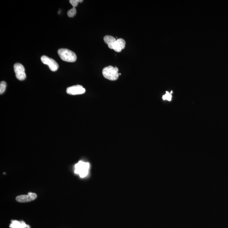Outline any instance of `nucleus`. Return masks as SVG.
Instances as JSON below:
<instances>
[{
    "instance_id": "obj_4",
    "label": "nucleus",
    "mask_w": 228,
    "mask_h": 228,
    "mask_svg": "<svg viewBox=\"0 0 228 228\" xmlns=\"http://www.w3.org/2000/svg\"><path fill=\"white\" fill-rule=\"evenodd\" d=\"M41 60L43 63L49 66L51 71H56L59 68V65L56 61L52 58H49L47 56H42Z\"/></svg>"
},
{
    "instance_id": "obj_3",
    "label": "nucleus",
    "mask_w": 228,
    "mask_h": 228,
    "mask_svg": "<svg viewBox=\"0 0 228 228\" xmlns=\"http://www.w3.org/2000/svg\"><path fill=\"white\" fill-rule=\"evenodd\" d=\"M74 172L79 174L81 178H84L88 175L89 173L90 164L89 163L80 161L75 166Z\"/></svg>"
},
{
    "instance_id": "obj_10",
    "label": "nucleus",
    "mask_w": 228,
    "mask_h": 228,
    "mask_svg": "<svg viewBox=\"0 0 228 228\" xmlns=\"http://www.w3.org/2000/svg\"><path fill=\"white\" fill-rule=\"evenodd\" d=\"M27 225L24 221H19L15 220L12 221V223L10 224L9 227L11 228H25L27 226Z\"/></svg>"
},
{
    "instance_id": "obj_11",
    "label": "nucleus",
    "mask_w": 228,
    "mask_h": 228,
    "mask_svg": "<svg viewBox=\"0 0 228 228\" xmlns=\"http://www.w3.org/2000/svg\"><path fill=\"white\" fill-rule=\"evenodd\" d=\"M77 13V10L75 8L73 7L71 9L69 10L67 12V15L70 17H74Z\"/></svg>"
},
{
    "instance_id": "obj_12",
    "label": "nucleus",
    "mask_w": 228,
    "mask_h": 228,
    "mask_svg": "<svg viewBox=\"0 0 228 228\" xmlns=\"http://www.w3.org/2000/svg\"><path fill=\"white\" fill-rule=\"evenodd\" d=\"M6 87V82L4 81H1V83H0V94H3L5 92Z\"/></svg>"
},
{
    "instance_id": "obj_2",
    "label": "nucleus",
    "mask_w": 228,
    "mask_h": 228,
    "mask_svg": "<svg viewBox=\"0 0 228 228\" xmlns=\"http://www.w3.org/2000/svg\"><path fill=\"white\" fill-rule=\"evenodd\" d=\"M58 54L62 60L68 62H74L77 59L75 53L69 49L61 48L58 49Z\"/></svg>"
},
{
    "instance_id": "obj_15",
    "label": "nucleus",
    "mask_w": 228,
    "mask_h": 228,
    "mask_svg": "<svg viewBox=\"0 0 228 228\" xmlns=\"http://www.w3.org/2000/svg\"><path fill=\"white\" fill-rule=\"evenodd\" d=\"M25 228H30V227L29 225H27V226L26 227H25Z\"/></svg>"
},
{
    "instance_id": "obj_7",
    "label": "nucleus",
    "mask_w": 228,
    "mask_h": 228,
    "mask_svg": "<svg viewBox=\"0 0 228 228\" xmlns=\"http://www.w3.org/2000/svg\"><path fill=\"white\" fill-rule=\"evenodd\" d=\"M85 89L82 86L76 85L67 88V92L71 95L82 94L85 92Z\"/></svg>"
},
{
    "instance_id": "obj_9",
    "label": "nucleus",
    "mask_w": 228,
    "mask_h": 228,
    "mask_svg": "<svg viewBox=\"0 0 228 228\" xmlns=\"http://www.w3.org/2000/svg\"><path fill=\"white\" fill-rule=\"evenodd\" d=\"M103 40L105 43L107 44L109 48L110 49H112L113 44L117 40L116 38L113 36H108V35L104 36Z\"/></svg>"
},
{
    "instance_id": "obj_8",
    "label": "nucleus",
    "mask_w": 228,
    "mask_h": 228,
    "mask_svg": "<svg viewBox=\"0 0 228 228\" xmlns=\"http://www.w3.org/2000/svg\"><path fill=\"white\" fill-rule=\"evenodd\" d=\"M125 42L123 38H118L113 44L112 49L117 52H121L122 49L125 48Z\"/></svg>"
},
{
    "instance_id": "obj_13",
    "label": "nucleus",
    "mask_w": 228,
    "mask_h": 228,
    "mask_svg": "<svg viewBox=\"0 0 228 228\" xmlns=\"http://www.w3.org/2000/svg\"><path fill=\"white\" fill-rule=\"evenodd\" d=\"M83 2L82 0H70L69 2L72 5L73 7L75 8L78 6V3Z\"/></svg>"
},
{
    "instance_id": "obj_14",
    "label": "nucleus",
    "mask_w": 228,
    "mask_h": 228,
    "mask_svg": "<svg viewBox=\"0 0 228 228\" xmlns=\"http://www.w3.org/2000/svg\"><path fill=\"white\" fill-rule=\"evenodd\" d=\"M172 95L168 92H166V93L163 96V99L164 100H167L168 101H170L172 100Z\"/></svg>"
},
{
    "instance_id": "obj_5",
    "label": "nucleus",
    "mask_w": 228,
    "mask_h": 228,
    "mask_svg": "<svg viewBox=\"0 0 228 228\" xmlns=\"http://www.w3.org/2000/svg\"><path fill=\"white\" fill-rule=\"evenodd\" d=\"M14 71L16 74V78L18 80H24L26 78V74L25 73V68L21 63H15L14 66Z\"/></svg>"
},
{
    "instance_id": "obj_6",
    "label": "nucleus",
    "mask_w": 228,
    "mask_h": 228,
    "mask_svg": "<svg viewBox=\"0 0 228 228\" xmlns=\"http://www.w3.org/2000/svg\"><path fill=\"white\" fill-rule=\"evenodd\" d=\"M37 198V194L34 193L29 192L27 195H22L16 197V201L20 203L30 202Z\"/></svg>"
},
{
    "instance_id": "obj_1",
    "label": "nucleus",
    "mask_w": 228,
    "mask_h": 228,
    "mask_svg": "<svg viewBox=\"0 0 228 228\" xmlns=\"http://www.w3.org/2000/svg\"><path fill=\"white\" fill-rule=\"evenodd\" d=\"M118 69L117 67L110 66L103 69L102 74L103 77L108 80L114 81L119 78Z\"/></svg>"
}]
</instances>
